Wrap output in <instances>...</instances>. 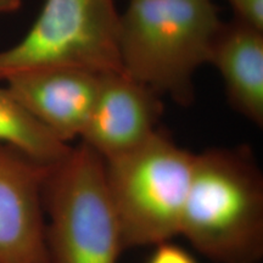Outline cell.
<instances>
[{"label":"cell","mask_w":263,"mask_h":263,"mask_svg":"<svg viewBox=\"0 0 263 263\" xmlns=\"http://www.w3.org/2000/svg\"><path fill=\"white\" fill-rule=\"evenodd\" d=\"M223 24L212 0H129L120 15L122 72L188 107L196 71L210 64Z\"/></svg>","instance_id":"1"},{"label":"cell","mask_w":263,"mask_h":263,"mask_svg":"<svg viewBox=\"0 0 263 263\" xmlns=\"http://www.w3.org/2000/svg\"><path fill=\"white\" fill-rule=\"evenodd\" d=\"M179 235L215 263H261L263 177L249 147L195 154Z\"/></svg>","instance_id":"2"},{"label":"cell","mask_w":263,"mask_h":263,"mask_svg":"<svg viewBox=\"0 0 263 263\" xmlns=\"http://www.w3.org/2000/svg\"><path fill=\"white\" fill-rule=\"evenodd\" d=\"M195 154L160 128L129 153L105 160L106 183L124 250L179 235Z\"/></svg>","instance_id":"3"},{"label":"cell","mask_w":263,"mask_h":263,"mask_svg":"<svg viewBox=\"0 0 263 263\" xmlns=\"http://www.w3.org/2000/svg\"><path fill=\"white\" fill-rule=\"evenodd\" d=\"M49 263H117L124 250L105 160L82 143L50 166L43 184Z\"/></svg>","instance_id":"4"},{"label":"cell","mask_w":263,"mask_h":263,"mask_svg":"<svg viewBox=\"0 0 263 263\" xmlns=\"http://www.w3.org/2000/svg\"><path fill=\"white\" fill-rule=\"evenodd\" d=\"M115 0H45L27 34L0 51V82L49 68L122 72Z\"/></svg>","instance_id":"5"},{"label":"cell","mask_w":263,"mask_h":263,"mask_svg":"<svg viewBox=\"0 0 263 263\" xmlns=\"http://www.w3.org/2000/svg\"><path fill=\"white\" fill-rule=\"evenodd\" d=\"M49 168L0 144V263H49L43 206Z\"/></svg>","instance_id":"6"},{"label":"cell","mask_w":263,"mask_h":263,"mask_svg":"<svg viewBox=\"0 0 263 263\" xmlns=\"http://www.w3.org/2000/svg\"><path fill=\"white\" fill-rule=\"evenodd\" d=\"M162 97L123 72L105 74L82 133L104 160L136 149L159 129Z\"/></svg>","instance_id":"7"},{"label":"cell","mask_w":263,"mask_h":263,"mask_svg":"<svg viewBox=\"0 0 263 263\" xmlns=\"http://www.w3.org/2000/svg\"><path fill=\"white\" fill-rule=\"evenodd\" d=\"M101 77L71 68H49L15 76L5 83L39 123L68 144L83 133Z\"/></svg>","instance_id":"8"},{"label":"cell","mask_w":263,"mask_h":263,"mask_svg":"<svg viewBox=\"0 0 263 263\" xmlns=\"http://www.w3.org/2000/svg\"><path fill=\"white\" fill-rule=\"evenodd\" d=\"M210 64L222 76L230 107L263 126V31L233 20L224 22Z\"/></svg>","instance_id":"9"},{"label":"cell","mask_w":263,"mask_h":263,"mask_svg":"<svg viewBox=\"0 0 263 263\" xmlns=\"http://www.w3.org/2000/svg\"><path fill=\"white\" fill-rule=\"evenodd\" d=\"M0 144L12 147L44 166L59 162L72 147L52 136L6 87L0 88Z\"/></svg>","instance_id":"10"},{"label":"cell","mask_w":263,"mask_h":263,"mask_svg":"<svg viewBox=\"0 0 263 263\" xmlns=\"http://www.w3.org/2000/svg\"><path fill=\"white\" fill-rule=\"evenodd\" d=\"M234 12V20L263 31V0H227Z\"/></svg>","instance_id":"11"},{"label":"cell","mask_w":263,"mask_h":263,"mask_svg":"<svg viewBox=\"0 0 263 263\" xmlns=\"http://www.w3.org/2000/svg\"><path fill=\"white\" fill-rule=\"evenodd\" d=\"M146 263H197V261L182 246L166 241L155 246V251Z\"/></svg>","instance_id":"12"},{"label":"cell","mask_w":263,"mask_h":263,"mask_svg":"<svg viewBox=\"0 0 263 263\" xmlns=\"http://www.w3.org/2000/svg\"><path fill=\"white\" fill-rule=\"evenodd\" d=\"M21 5L22 0H0V16L17 11Z\"/></svg>","instance_id":"13"}]
</instances>
